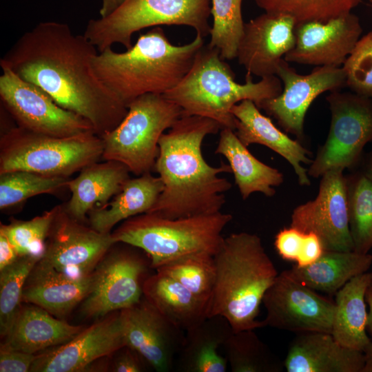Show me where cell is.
<instances>
[{"instance_id":"cell-1","label":"cell","mask_w":372,"mask_h":372,"mask_svg":"<svg viewBox=\"0 0 372 372\" xmlns=\"http://www.w3.org/2000/svg\"><path fill=\"white\" fill-rule=\"evenodd\" d=\"M98 52L67 23L45 21L22 34L0 59V65L87 120L101 137L120 123L127 107L96 76L92 61Z\"/></svg>"},{"instance_id":"cell-2","label":"cell","mask_w":372,"mask_h":372,"mask_svg":"<svg viewBox=\"0 0 372 372\" xmlns=\"http://www.w3.org/2000/svg\"><path fill=\"white\" fill-rule=\"evenodd\" d=\"M221 129L211 118L182 116L162 134L154 170L163 189L148 212L174 219L221 211L231 184L220 174L231 172V168L209 165L202 152L205 138Z\"/></svg>"},{"instance_id":"cell-3","label":"cell","mask_w":372,"mask_h":372,"mask_svg":"<svg viewBox=\"0 0 372 372\" xmlns=\"http://www.w3.org/2000/svg\"><path fill=\"white\" fill-rule=\"evenodd\" d=\"M204 45L196 35L189 43L176 45L161 26L141 34L122 52L108 48L99 52L92 66L99 79L127 107L146 94H164L187 74Z\"/></svg>"},{"instance_id":"cell-4","label":"cell","mask_w":372,"mask_h":372,"mask_svg":"<svg viewBox=\"0 0 372 372\" xmlns=\"http://www.w3.org/2000/svg\"><path fill=\"white\" fill-rule=\"evenodd\" d=\"M216 280L207 318H225L234 332L263 327L257 318L263 297L278 273L256 234L224 237L214 256Z\"/></svg>"},{"instance_id":"cell-5","label":"cell","mask_w":372,"mask_h":372,"mask_svg":"<svg viewBox=\"0 0 372 372\" xmlns=\"http://www.w3.org/2000/svg\"><path fill=\"white\" fill-rule=\"evenodd\" d=\"M282 88L276 75L254 82L252 75L247 73L245 83H238L219 50L207 44L198 52L183 79L163 95L182 109V116L209 118L222 129L234 130L235 118L231 110L236 104L250 100L260 109L264 101L278 96Z\"/></svg>"},{"instance_id":"cell-6","label":"cell","mask_w":372,"mask_h":372,"mask_svg":"<svg viewBox=\"0 0 372 372\" xmlns=\"http://www.w3.org/2000/svg\"><path fill=\"white\" fill-rule=\"evenodd\" d=\"M232 216L208 215L167 218L147 212L130 218L112 232L116 242L136 247L148 256L152 269L197 254L214 256Z\"/></svg>"},{"instance_id":"cell-7","label":"cell","mask_w":372,"mask_h":372,"mask_svg":"<svg viewBox=\"0 0 372 372\" xmlns=\"http://www.w3.org/2000/svg\"><path fill=\"white\" fill-rule=\"evenodd\" d=\"M102 138L90 131L59 137L35 133L18 126L0 137V174L28 171L70 177L102 160Z\"/></svg>"},{"instance_id":"cell-8","label":"cell","mask_w":372,"mask_h":372,"mask_svg":"<svg viewBox=\"0 0 372 372\" xmlns=\"http://www.w3.org/2000/svg\"><path fill=\"white\" fill-rule=\"evenodd\" d=\"M211 0H125L110 14L90 19L83 35L98 52L119 43L132 45V35L161 25H187L203 38L210 34Z\"/></svg>"},{"instance_id":"cell-9","label":"cell","mask_w":372,"mask_h":372,"mask_svg":"<svg viewBox=\"0 0 372 372\" xmlns=\"http://www.w3.org/2000/svg\"><path fill=\"white\" fill-rule=\"evenodd\" d=\"M182 109L163 94L141 95L127 105L120 123L101 138L102 161L125 165L136 176L152 172L163 133L182 116Z\"/></svg>"},{"instance_id":"cell-10","label":"cell","mask_w":372,"mask_h":372,"mask_svg":"<svg viewBox=\"0 0 372 372\" xmlns=\"http://www.w3.org/2000/svg\"><path fill=\"white\" fill-rule=\"evenodd\" d=\"M327 101L331 113L329 132L307 170L315 178L331 169L353 167L364 146L372 142V99L335 90Z\"/></svg>"},{"instance_id":"cell-11","label":"cell","mask_w":372,"mask_h":372,"mask_svg":"<svg viewBox=\"0 0 372 372\" xmlns=\"http://www.w3.org/2000/svg\"><path fill=\"white\" fill-rule=\"evenodd\" d=\"M0 99L17 126L45 135L67 137L92 131L83 117L59 105L43 89L1 68Z\"/></svg>"},{"instance_id":"cell-12","label":"cell","mask_w":372,"mask_h":372,"mask_svg":"<svg viewBox=\"0 0 372 372\" xmlns=\"http://www.w3.org/2000/svg\"><path fill=\"white\" fill-rule=\"evenodd\" d=\"M112 247L92 274L90 290L81 302L85 317H103L130 307L143 297V285L149 276L146 274L151 264L131 245L114 249Z\"/></svg>"},{"instance_id":"cell-13","label":"cell","mask_w":372,"mask_h":372,"mask_svg":"<svg viewBox=\"0 0 372 372\" xmlns=\"http://www.w3.org/2000/svg\"><path fill=\"white\" fill-rule=\"evenodd\" d=\"M116 242L112 233H101L85 225L59 205L39 260L70 278L85 279L92 276Z\"/></svg>"},{"instance_id":"cell-14","label":"cell","mask_w":372,"mask_h":372,"mask_svg":"<svg viewBox=\"0 0 372 372\" xmlns=\"http://www.w3.org/2000/svg\"><path fill=\"white\" fill-rule=\"evenodd\" d=\"M263 327L295 332L331 333L334 302L292 277L287 270L278 275L266 291Z\"/></svg>"},{"instance_id":"cell-15","label":"cell","mask_w":372,"mask_h":372,"mask_svg":"<svg viewBox=\"0 0 372 372\" xmlns=\"http://www.w3.org/2000/svg\"><path fill=\"white\" fill-rule=\"evenodd\" d=\"M343 171L337 169L325 172L316 198L298 206L291 214L290 226L316 234L324 250L348 251L354 249Z\"/></svg>"},{"instance_id":"cell-16","label":"cell","mask_w":372,"mask_h":372,"mask_svg":"<svg viewBox=\"0 0 372 372\" xmlns=\"http://www.w3.org/2000/svg\"><path fill=\"white\" fill-rule=\"evenodd\" d=\"M276 76L282 83V91L264 101L260 109L273 116L285 132L300 138L304 135L305 114L313 100L323 92L346 87L342 67L316 66L309 74H300L283 59Z\"/></svg>"},{"instance_id":"cell-17","label":"cell","mask_w":372,"mask_h":372,"mask_svg":"<svg viewBox=\"0 0 372 372\" xmlns=\"http://www.w3.org/2000/svg\"><path fill=\"white\" fill-rule=\"evenodd\" d=\"M127 345L120 311L83 329L69 341L36 355L30 371H82Z\"/></svg>"},{"instance_id":"cell-18","label":"cell","mask_w":372,"mask_h":372,"mask_svg":"<svg viewBox=\"0 0 372 372\" xmlns=\"http://www.w3.org/2000/svg\"><path fill=\"white\" fill-rule=\"evenodd\" d=\"M120 313L127 345L156 371H171L184 343V331L166 319L144 296Z\"/></svg>"},{"instance_id":"cell-19","label":"cell","mask_w":372,"mask_h":372,"mask_svg":"<svg viewBox=\"0 0 372 372\" xmlns=\"http://www.w3.org/2000/svg\"><path fill=\"white\" fill-rule=\"evenodd\" d=\"M359 17L350 12L326 22L296 26V43L285 54L288 63L316 66L343 65L360 38Z\"/></svg>"},{"instance_id":"cell-20","label":"cell","mask_w":372,"mask_h":372,"mask_svg":"<svg viewBox=\"0 0 372 372\" xmlns=\"http://www.w3.org/2000/svg\"><path fill=\"white\" fill-rule=\"evenodd\" d=\"M296 22L287 14L265 12L245 23L237 59L247 74L276 75L284 56L295 45Z\"/></svg>"},{"instance_id":"cell-21","label":"cell","mask_w":372,"mask_h":372,"mask_svg":"<svg viewBox=\"0 0 372 372\" xmlns=\"http://www.w3.org/2000/svg\"><path fill=\"white\" fill-rule=\"evenodd\" d=\"M231 113L235 118L234 132L245 146L260 144L272 149L293 167L300 185H310L307 170L302 163L311 165L313 161L307 156L310 152L298 141L279 130L252 101L244 100L236 104Z\"/></svg>"},{"instance_id":"cell-22","label":"cell","mask_w":372,"mask_h":372,"mask_svg":"<svg viewBox=\"0 0 372 372\" xmlns=\"http://www.w3.org/2000/svg\"><path fill=\"white\" fill-rule=\"evenodd\" d=\"M284 367L287 372H361L363 352L345 347L331 333H297L289 346Z\"/></svg>"},{"instance_id":"cell-23","label":"cell","mask_w":372,"mask_h":372,"mask_svg":"<svg viewBox=\"0 0 372 372\" xmlns=\"http://www.w3.org/2000/svg\"><path fill=\"white\" fill-rule=\"evenodd\" d=\"M130 174L125 165L115 161H98L85 166L68 182L71 197L63 205L65 210L85 223L93 208L104 206L121 192L131 178Z\"/></svg>"},{"instance_id":"cell-24","label":"cell","mask_w":372,"mask_h":372,"mask_svg":"<svg viewBox=\"0 0 372 372\" xmlns=\"http://www.w3.org/2000/svg\"><path fill=\"white\" fill-rule=\"evenodd\" d=\"M92 276L81 280L70 278L39 260L23 287L22 302L37 305L62 319L86 297Z\"/></svg>"},{"instance_id":"cell-25","label":"cell","mask_w":372,"mask_h":372,"mask_svg":"<svg viewBox=\"0 0 372 372\" xmlns=\"http://www.w3.org/2000/svg\"><path fill=\"white\" fill-rule=\"evenodd\" d=\"M83 329L82 326L70 324L37 305H21L3 344L35 354L69 341Z\"/></svg>"},{"instance_id":"cell-26","label":"cell","mask_w":372,"mask_h":372,"mask_svg":"<svg viewBox=\"0 0 372 372\" xmlns=\"http://www.w3.org/2000/svg\"><path fill=\"white\" fill-rule=\"evenodd\" d=\"M163 184L151 172L129 178L119 193L106 205L93 208L87 215L88 223L95 230L112 233L118 223L148 212L156 204Z\"/></svg>"},{"instance_id":"cell-27","label":"cell","mask_w":372,"mask_h":372,"mask_svg":"<svg viewBox=\"0 0 372 372\" xmlns=\"http://www.w3.org/2000/svg\"><path fill=\"white\" fill-rule=\"evenodd\" d=\"M215 153L227 160L235 183L244 200L255 192L271 197L276 193L273 187L279 186L283 182L282 174L256 158L232 129H221Z\"/></svg>"},{"instance_id":"cell-28","label":"cell","mask_w":372,"mask_h":372,"mask_svg":"<svg viewBox=\"0 0 372 372\" xmlns=\"http://www.w3.org/2000/svg\"><path fill=\"white\" fill-rule=\"evenodd\" d=\"M372 273L358 275L335 294L331 334L342 346L362 351L371 340L366 331V291Z\"/></svg>"},{"instance_id":"cell-29","label":"cell","mask_w":372,"mask_h":372,"mask_svg":"<svg viewBox=\"0 0 372 372\" xmlns=\"http://www.w3.org/2000/svg\"><path fill=\"white\" fill-rule=\"evenodd\" d=\"M232 329L220 316L207 318L186 331L183 347L176 358L178 370L183 372H226L228 362L219 353Z\"/></svg>"},{"instance_id":"cell-30","label":"cell","mask_w":372,"mask_h":372,"mask_svg":"<svg viewBox=\"0 0 372 372\" xmlns=\"http://www.w3.org/2000/svg\"><path fill=\"white\" fill-rule=\"evenodd\" d=\"M143 296L166 319L188 331L207 318V303L174 278L156 271L143 285Z\"/></svg>"},{"instance_id":"cell-31","label":"cell","mask_w":372,"mask_h":372,"mask_svg":"<svg viewBox=\"0 0 372 372\" xmlns=\"http://www.w3.org/2000/svg\"><path fill=\"white\" fill-rule=\"evenodd\" d=\"M371 265L369 253L325 250L313 264L304 267L294 265L287 271L311 289L335 295L351 279L367 272Z\"/></svg>"},{"instance_id":"cell-32","label":"cell","mask_w":372,"mask_h":372,"mask_svg":"<svg viewBox=\"0 0 372 372\" xmlns=\"http://www.w3.org/2000/svg\"><path fill=\"white\" fill-rule=\"evenodd\" d=\"M223 347L232 372H280L285 368L254 329L232 331Z\"/></svg>"},{"instance_id":"cell-33","label":"cell","mask_w":372,"mask_h":372,"mask_svg":"<svg viewBox=\"0 0 372 372\" xmlns=\"http://www.w3.org/2000/svg\"><path fill=\"white\" fill-rule=\"evenodd\" d=\"M346 180L353 251L367 254L372 249V181L362 172Z\"/></svg>"},{"instance_id":"cell-34","label":"cell","mask_w":372,"mask_h":372,"mask_svg":"<svg viewBox=\"0 0 372 372\" xmlns=\"http://www.w3.org/2000/svg\"><path fill=\"white\" fill-rule=\"evenodd\" d=\"M70 179L28 171L0 174V209H8L34 196L54 194L68 188Z\"/></svg>"},{"instance_id":"cell-35","label":"cell","mask_w":372,"mask_h":372,"mask_svg":"<svg viewBox=\"0 0 372 372\" xmlns=\"http://www.w3.org/2000/svg\"><path fill=\"white\" fill-rule=\"evenodd\" d=\"M265 12L289 15L296 26L311 21L326 22L351 12L362 0H253Z\"/></svg>"},{"instance_id":"cell-36","label":"cell","mask_w":372,"mask_h":372,"mask_svg":"<svg viewBox=\"0 0 372 372\" xmlns=\"http://www.w3.org/2000/svg\"><path fill=\"white\" fill-rule=\"evenodd\" d=\"M242 0H211L213 25L209 45L217 48L224 60L237 57L245 23L242 16Z\"/></svg>"},{"instance_id":"cell-37","label":"cell","mask_w":372,"mask_h":372,"mask_svg":"<svg viewBox=\"0 0 372 372\" xmlns=\"http://www.w3.org/2000/svg\"><path fill=\"white\" fill-rule=\"evenodd\" d=\"M214 256L192 255L167 263L156 271L174 278L197 298L208 303L216 280Z\"/></svg>"},{"instance_id":"cell-38","label":"cell","mask_w":372,"mask_h":372,"mask_svg":"<svg viewBox=\"0 0 372 372\" xmlns=\"http://www.w3.org/2000/svg\"><path fill=\"white\" fill-rule=\"evenodd\" d=\"M39 258L20 256L13 264L0 271V333H9L21 307L25 281Z\"/></svg>"},{"instance_id":"cell-39","label":"cell","mask_w":372,"mask_h":372,"mask_svg":"<svg viewBox=\"0 0 372 372\" xmlns=\"http://www.w3.org/2000/svg\"><path fill=\"white\" fill-rule=\"evenodd\" d=\"M59 205L28 220L12 218L8 224L1 223L0 233L8 238L19 256H32L40 260Z\"/></svg>"},{"instance_id":"cell-40","label":"cell","mask_w":372,"mask_h":372,"mask_svg":"<svg viewBox=\"0 0 372 372\" xmlns=\"http://www.w3.org/2000/svg\"><path fill=\"white\" fill-rule=\"evenodd\" d=\"M342 68L346 86L357 94L372 99V30L360 38Z\"/></svg>"},{"instance_id":"cell-41","label":"cell","mask_w":372,"mask_h":372,"mask_svg":"<svg viewBox=\"0 0 372 372\" xmlns=\"http://www.w3.org/2000/svg\"><path fill=\"white\" fill-rule=\"evenodd\" d=\"M307 239V233L290 226L280 230L276 235L274 246L282 259L297 265L304 251Z\"/></svg>"},{"instance_id":"cell-42","label":"cell","mask_w":372,"mask_h":372,"mask_svg":"<svg viewBox=\"0 0 372 372\" xmlns=\"http://www.w3.org/2000/svg\"><path fill=\"white\" fill-rule=\"evenodd\" d=\"M36 358L32 354L12 349L1 343L0 348V372H27Z\"/></svg>"},{"instance_id":"cell-43","label":"cell","mask_w":372,"mask_h":372,"mask_svg":"<svg viewBox=\"0 0 372 372\" xmlns=\"http://www.w3.org/2000/svg\"><path fill=\"white\" fill-rule=\"evenodd\" d=\"M144 363L147 364L138 352L126 345L116 352L111 371L114 372H141L144 371Z\"/></svg>"},{"instance_id":"cell-44","label":"cell","mask_w":372,"mask_h":372,"mask_svg":"<svg viewBox=\"0 0 372 372\" xmlns=\"http://www.w3.org/2000/svg\"><path fill=\"white\" fill-rule=\"evenodd\" d=\"M19 257L8 238L0 233V271L13 264Z\"/></svg>"},{"instance_id":"cell-45","label":"cell","mask_w":372,"mask_h":372,"mask_svg":"<svg viewBox=\"0 0 372 372\" xmlns=\"http://www.w3.org/2000/svg\"><path fill=\"white\" fill-rule=\"evenodd\" d=\"M125 0H102L99 10L101 17H105L114 12Z\"/></svg>"},{"instance_id":"cell-46","label":"cell","mask_w":372,"mask_h":372,"mask_svg":"<svg viewBox=\"0 0 372 372\" xmlns=\"http://www.w3.org/2000/svg\"><path fill=\"white\" fill-rule=\"evenodd\" d=\"M365 300L369 307V311H367L366 331L372 339V282L366 291Z\"/></svg>"},{"instance_id":"cell-47","label":"cell","mask_w":372,"mask_h":372,"mask_svg":"<svg viewBox=\"0 0 372 372\" xmlns=\"http://www.w3.org/2000/svg\"><path fill=\"white\" fill-rule=\"evenodd\" d=\"M364 363L361 372H372V339L362 351Z\"/></svg>"},{"instance_id":"cell-48","label":"cell","mask_w":372,"mask_h":372,"mask_svg":"<svg viewBox=\"0 0 372 372\" xmlns=\"http://www.w3.org/2000/svg\"><path fill=\"white\" fill-rule=\"evenodd\" d=\"M362 159V172L372 181V150Z\"/></svg>"},{"instance_id":"cell-49","label":"cell","mask_w":372,"mask_h":372,"mask_svg":"<svg viewBox=\"0 0 372 372\" xmlns=\"http://www.w3.org/2000/svg\"><path fill=\"white\" fill-rule=\"evenodd\" d=\"M369 1L372 4V0H369Z\"/></svg>"},{"instance_id":"cell-50","label":"cell","mask_w":372,"mask_h":372,"mask_svg":"<svg viewBox=\"0 0 372 372\" xmlns=\"http://www.w3.org/2000/svg\"><path fill=\"white\" fill-rule=\"evenodd\" d=\"M371 10H372V4L371 5Z\"/></svg>"}]
</instances>
